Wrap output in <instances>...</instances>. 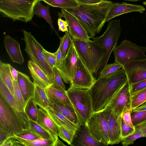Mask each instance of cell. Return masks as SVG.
Listing matches in <instances>:
<instances>
[{"mask_svg":"<svg viewBox=\"0 0 146 146\" xmlns=\"http://www.w3.org/2000/svg\"><path fill=\"white\" fill-rule=\"evenodd\" d=\"M128 81L127 74L123 68L111 76L99 77L96 79L88 89L93 113L103 111Z\"/></svg>","mask_w":146,"mask_h":146,"instance_id":"6da1fadb","label":"cell"},{"mask_svg":"<svg viewBox=\"0 0 146 146\" xmlns=\"http://www.w3.org/2000/svg\"><path fill=\"white\" fill-rule=\"evenodd\" d=\"M111 1L104 0L98 3L79 4L77 7L65 9L74 16L85 28L90 38L99 33L105 23L113 3Z\"/></svg>","mask_w":146,"mask_h":146,"instance_id":"7a4b0ae2","label":"cell"},{"mask_svg":"<svg viewBox=\"0 0 146 146\" xmlns=\"http://www.w3.org/2000/svg\"><path fill=\"white\" fill-rule=\"evenodd\" d=\"M0 128L11 137L30 128V120L25 112L19 111L12 108L1 96Z\"/></svg>","mask_w":146,"mask_h":146,"instance_id":"3957f363","label":"cell"},{"mask_svg":"<svg viewBox=\"0 0 146 146\" xmlns=\"http://www.w3.org/2000/svg\"><path fill=\"white\" fill-rule=\"evenodd\" d=\"M41 0H0V13L14 21H30L34 16L35 4Z\"/></svg>","mask_w":146,"mask_h":146,"instance_id":"277c9868","label":"cell"},{"mask_svg":"<svg viewBox=\"0 0 146 146\" xmlns=\"http://www.w3.org/2000/svg\"><path fill=\"white\" fill-rule=\"evenodd\" d=\"M72 39L79 56L91 72L95 74L104 56L105 49L93 40Z\"/></svg>","mask_w":146,"mask_h":146,"instance_id":"5b68a950","label":"cell"},{"mask_svg":"<svg viewBox=\"0 0 146 146\" xmlns=\"http://www.w3.org/2000/svg\"><path fill=\"white\" fill-rule=\"evenodd\" d=\"M121 33L120 19L109 21L107 29L101 36L92 38L93 40L103 48L105 51L104 57L94 77L97 79L107 64L110 55L115 47Z\"/></svg>","mask_w":146,"mask_h":146,"instance_id":"8992f818","label":"cell"},{"mask_svg":"<svg viewBox=\"0 0 146 146\" xmlns=\"http://www.w3.org/2000/svg\"><path fill=\"white\" fill-rule=\"evenodd\" d=\"M88 89L70 86L66 90L82 124H85L93 113L92 102Z\"/></svg>","mask_w":146,"mask_h":146,"instance_id":"52a82bcc","label":"cell"},{"mask_svg":"<svg viewBox=\"0 0 146 146\" xmlns=\"http://www.w3.org/2000/svg\"><path fill=\"white\" fill-rule=\"evenodd\" d=\"M23 39L26 44L25 50L33 61L45 73L52 82L53 69L47 60L43 52V48L31 32L23 30Z\"/></svg>","mask_w":146,"mask_h":146,"instance_id":"ba28073f","label":"cell"},{"mask_svg":"<svg viewBox=\"0 0 146 146\" xmlns=\"http://www.w3.org/2000/svg\"><path fill=\"white\" fill-rule=\"evenodd\" d=\"M113 50L114 62L122 66L132 61L146 59V47L139 46L127 40H123Z\"/></svg>","mask_w":146,"mask_h":146,"instance_id":"9c48e42d","label":"cell"},{"mask_svg":"<svg viewBox=\"0 0 146 146\" xmlns=\"http://www.w3.org/2000/svg\"><path fill=\"white\" fill-rule=\"evenodd\" d=\"M91 135L99 142L109 145L108 125L103 111L93 113L85 124Z\"/></svg>","mask_w":146,"mask_h":146,"instance_id":"30bf717a","label":"cell"},{"mask_svg":"<svg viewBox=\"0 0 146 146\" xmlns=\"http://www.w3.org/2000/svg\"><path fill=\"white\" fill-rule=\"evenodd\" d=\"M78 57L72 38L62 62L56 67L62 79L66 84L70 85L72 82Z\"/></svg>","mask_w":146,"mask_h":146,"instance_id":"8fae6325","label":"cell"},{"mask_svg":"<svg viewBox=\"0 0 146 146\" xmlns=\"http://www.w3.org/2000/svg\"><path fill=\"white\" fill-rule=\"evenodd\" d=\"M96 80L93 74L85 65L79 56L74 76L70 86L89 89Z\"/></svg>","mask_w":146,"mask_h":146,"instance_id":"7c38bea8","label":"cell"},{"mask_svg":"<svg viewBox=\"0 0 146 146\" xmlns=\"http://www.w3.org/2000/svg\"><path fill=\"white\" fill-rule=\"evenodd\" d=\"M58 15L64 18L68 25V31L72 38L84 41L90 40L88 32L78 20L71 13L65 9H62Z\"/></svg>","mask_w":146,"mask_h":146,"instance_id":"4fadbf2b","label":"cell"},{"mask_svg":"<svg viewBox=\"0 0 146 146\" xmlns=\"http://www.w3.org/2000/svg\"><path fill=\"white\" fill-rule=\"evenodd\" d=\"M129 86L128 81L108 106L119 116L122 117L126 111L131 109V99Z\"/></svg>","mask_w":146,"mask_h":146,"instance_id":"5bb4252c","label":"cell"},{"mask_svg":"<svg viewBox=\"0 0 146 146\" xmlns=\"http://www.w3.org/2000/svg\"><path fill=\"white\" fill-rule=\"evenodd\" d=\"M103 111L108 126L110 144H118L121 142L122 139L121 135L122 117L118 115L108 106Z\"/></svg>","mask_w":146,"mask_h":146,"instance_id":"9a60e30c","label":"cell"},{"mask_svg":"<svg viewBox=\"0 0 146 146\" xmlns=\"http://www.w3.org/2000/svg\"><path fill=\"white\" fill-rule=\"evenodd\" d=\"M129 85L146 79V59L131 61L122 67Z\"/></svg>","mask_w":146,"mask_h":146,"instance_id":"2e32d148","label":"cell"},{"mask_svg":"<svg viewBox=\"0 0 146 146\" xmlns=\"http://www.w3.org/2000/svg\"><path fill=\"white\" fill-rule=\"evenodd\" d=\"M70 146H108L99 142L90 134L84 124L79 126L75 132Z\"/></svg>","mask_w":146,"mask_h":146,"instance_id":"e0dca14e","label":"cell"},{"mask_svg":"<svg viewBox=\"0 0 146 146\" xmlns=\"http://www.w3.org/2000/svg\"><path fill=\"white\" fill-rule=\"evenodd\" d=\"M145 10L142 5L122 2L113 3L108 14L106 22L120 15L133 12L142 13Z\"/></svg>","mask_w":146,"mask_h":146,"instance_id":"ac0fdd59","label":"cell"},{"mask_svg":"<svg viewBox=\"0 0 146 146\" xmlns=\"http://www.w3.org/2000/svg\"><path fill=\"white\" fill-rule=\"evenodd\" d=\"M4 44L10 58L14 62L23 64L24 59L20 49L19 43L9 35L4 36Z\"/></svg>","mask_w":146,"mask_h":146,"instance_id":"d6986e66","label":"cell"},{"mask_svg":"<svg viewBox=\"0 0 146 146\" xmlns=\"http://www.w3.org/2000/svg\"><path fill=\"white\" fill-rule=\"evenodd\" d=\"M28 66L35 84L45 89L53 84L45 73L33 61H29Z\"/></svg>","mask_w":146,"mask_h":146,"instance_id":"ffe728a7","label":"cell"},{"mask_svg":"<svg viewBox=\"0 0 146 146\" xmlns=\"http://www.w3.org/2000/svg\"><path fill=\"white\" fill-rule=\"evenodd\" d=\"M51 107L60 113L73 123L79 127L82 124L74 108L49 98Z\"/></svg>","mask_w":146,"mask_h":146,"instance_id":"44dd1931","label":"cell"},{"mask_svg":"<svg viewBox=\"0 0 146 146\" xmlns=\"http://www.w3.org/2000/svg\"><path fill=\"white\" fill-rule=\"evenodd\" d=\"M18 84L26 105L29 100L34 96L35 85L29 77L18 71Z\"/></svg>","mask_w":146,"mask_h":146,"instance_id":"7402d4cb","label":"cell"},{"mask_svg":"<svg viewBox=\"0 0 146 146\" xmlns=\"http://www.w3.org/2000/svg\"><path fill=\"white\" fill-rule=\"evenodd\" d=\"M36 122L52 135L58 136V126L51 118L44 109L41 108L38 109V117Z\"/></svg>","mask_w":146,"mask_h":146,"instance_id":"603a6c76","label":"cell"},{"mask_svg":"<svg viewBox=\"0 0 146 146\" xmlns=\"http://www.w3.org/2000/svg\"><path fill=\"white\" fill-rule=\"evenodd\" d=\"M44 109L51 118L58 126H62L74 131H76L78 128L79 127L51 106L48 107Z\"/></svg>","mask_w":146,"mask_h":146,"instance_id":"cb8c5ba5","label":"cell"},{"mask_svg":"<svg viewBox=\"0 0 146 146\" xmlns=\"http://www.w3.org/2000/svg\"><path fill=\"white\" fill-rule=\"evenodd\" d=\"M45 90L49 98L74 108L67 94L66 90L53 84L45 89Z\"/></svg>","mask_w":146,"mask_h":146,"instance_id":"d4e9b609","label":"cell"},{"mask_svg":"<svg viewBox=\"0 0 146 146\" xmlns=\"http://www.w3.org/2000/svg\"><path fill=\"white\" fill-rule=\"evenodd\" d=\"M10 66L9 64L5 63L0 61V78L3 80L14 96L13 78L10 71Z\"/></svg>","mask_w":146,"mask_h":146,"instance_id":"484cf974","label":"cell"},{"mask_svg":"<svg viewBox=\"0 0 146 146\" xmlns=\"http://www.w3.org/2000/svg\"><path fill=\"white\" fill-rule=\"evenodd\" d=\"M35 85L33 99L36 104L44 109L51 106L50 103L45 92V89Z\"/></svg>","mask_w":146,"mask_h":146,"instance_id":"4316f807","label":"cell"},{"mask_svg":"<svg viewBox=\"0 0 146 146\" xmlns=\"http://www.w3.org/2000/svg\"><path fill=\"white\" fill-rule=\"evenodd\" d=\"M0 96L11 107L19 111H22L18 106L14 96L3 82L0 78Z\"/></svg>","mask_w":146,"mask_h":146,"instance_id":"83f0119b","label":"cell"},{"mask_svg":"<svg viewBox=\"0 0 146 146\" xmlns=\"http://www.w3.org/2000/svg\"><path fill=\"white\" fill-rule=\"evenodd\" d=\"M40 1L37 2L35 5L33 10L34 14L38 17L44 19L49 25L51 31L52 30L55 31L50 15L49 5H48L47 6H45Z\"/></svg>","mask_w":146,"mask_h":146,"instance_id":"f1b7e54d","label":"cell"},{"mask_svg":"<svg viewBox=\"0 0 146 146\" xmlns=\"http://www.w3.org/2000/svg\"><path fill=\"white\" fill-rule=\"evenodd\" d=\"M15 138V141L24 146H54L57 141L56 138L45 139L42 138L35 140H28L17 137Z\"/></svg>","mask_w":146,"mask_h":146,"instance_id":"f546056e","label":"cell"},{"mask_svg":"<svg viewBox=\"0 0 146 146\" xmlns=\"http://www.w3.org/2000/svg\"><path fill=\"white\" fill-rule=\"evenodd\" d=\"M48 5L65 9L76 8L79 6L77 0H42Z\"/></svg>","mask_w":146,"mask_h":146,"instance_id":"4dcf8cb0","label":"cell"},{"mask_svg":"<svg viewBox=\"0 0 146 146\" xmlns=\"http://www.w3.org/2000/svg\"><path fill=\"white\" fill-rule=\"evenodd\" d=\"M30 129L40 136L42 138L49 139L57 138L58 136L50 134L40 126L36 122L30 119Z\"/></svg>","mask_w":146,"mask_h":146,"instance_id":"1f68e13d","label":"cell"},{"mask_svg":"<svg viewBox=\"0 0 146 146\" xmlns=\"http://www.w3.org/2000/svg\"><path fill=\"white\" fill-rule=\"evenodd\" d=\"M131 110L135 108L146 102V88L131 96Z\"/></svg>","mask_w":146,"mask_h":146,"instance_id":"d6a6232c","label":"cell"},{"mask_svg":"<svg viewBox=\"0 0 146 146\" xmlns=\"http://www.w3.org/2000/svg\"><path fill=\"white\" fill-rule=\"evenodd\" d=\"M33 97L31 98L27 104L25 112L30 119L36 122L38 117V109Z\"/></svg>","mask_w":146,"mask_h":146,"instance_id":"836d02e7","label":"cell"},{"mask_svg":"<svg viewBox=\"0 0 146 146\" xmlns=\"http://www.w3.org/2000/svg\"><path fill=\"white\" fill-rule=\"evenodd\" d=\"M14 97L16 102L22 111L25 112L26 104L24 101L22 94L19 88L17 81L13 80Z\"/></svg>","mask_w":146,"mask_h":146,"instance_id":"e575fe53","label":"cell"},{"mask_svg":"<svg viewBox=\"0 0 146 146\" xmlns=\"http://www.w3.org/2000/svg\"><path fill=\"white\" fill-rule=\"evenodd\" d=\"M131 114L132 123L135 127L146 123V111H131Z\"/></svg>","mask_w":146,"mask_h":146,"instance_id":"d590c367","label":"cell"},{"mask_svg":"<svg viewBox=\"0 0 146 146\" xmlns=\"http://www.w3.org/2000/svg\"><path fill=\"white\" fill-rule=\"evenodd\" d=\"M58 127L59 131L58 136L70 145L72 141L76 131L68 129L62 126H58Z\"/></svg>","mask_w":146,"mask_h":146,"instance_id":"8d00e7d4","label":"cell"},{"mask_svg":"<svg viewBox=\"0 0 146 146\" xmlns=\"http://www.w3.org/2000/svg\"><path fill=\"white\" fill-rule=\"evenodd\" d=\"M122 66L121 64L115 62L107 64L99 77H106L111 76L119 70Z\"/></svg>","mask_w":146,"mask_h":146,"instance_id":"74e56055","label":"cell"},{"mask_svg":"<svg viewBox=\"0 0 146 146\" xmlns=\"http://www.w3.org/2000/svg\"><path fill=\"white\" fill-rule=\"evenodd\" d=\"M59 38L60 42L59 47L61 50L63 60L66 54L72 38L68 31L65 32L63 37H60Z\"/></svg>","mask_w":146,"mask_h":146,"instance_id":"f35d334b","label":"cell"},{"mask_svg":"<svg viewBox=\"0 0 146 146\" xmlns=\"http://www.w3.org/2000/svg\"><path fill=\"white\" fill-rule=\"evenodd\" d=\"M17 137L28 140H35L42 138L40 136L31 131L30 129L25 130L12 137Z\"/></svg>","mask_w":146,"mask_h":146,"instance_id":"ab89813d","label":"cell"},{"mask_svg":"<svg viewBox=\"0 0 146 146\" xmlns=\"http://www.w3.org/2000/svg\"><path fill=\"white\" fill-rule=\"evenodd\" d=\"M143 137L144 135L140 132L135 129L133 133L123 138L121 141V143L123 146H127L133 144L136 139Z\"/></svg>","mask_w":146,"mask_h":146,"instance_id":"60d3db41","label":"cell"},{"mask_svg":"<svg viewBox=\"0 0 146 146\" xmlns=\"http://www.w3.org/2000/svg\"><path fill=\"white\" fill-rule=\"evenodd\" d=\"M135 131V128H133L128 125L121 117V135L122 139L132 134Z\"/></svg>","mask_w":146,"mask_h":146,"instance_id":"b9f144b4","label":"cell"},{"mask_svg":"<svg viewBox=\"0 0 146 146\" xmlns=\"http://www.w3.org/2000/svg\"><path fill=\"white\" fill-rule=\"evenodd\" d=\"M53 84L66 90V86L62 81V78L56 67L53 68Z\"/></svg>","mask_w":146,"mask_h":146,"instance_id":"7bdbcfd3","label":"cell"},{"mask_svg":"<svg viewBox=\"0 0 146 146\" xmlns=\"http://www.w3.org/2000/svg\"><path fill=\"white\" fill-rule=\"evenodd\" d=\"M146 88V79L130 85L131 96Z\"/></svg>","mask_w":146,"mask_h":146,"instance_id":"ee69618b","label":"cell"},{"mask_svg":"<svg viewBox=\"0 0 146 146\" xmlns=\"http://www.w3.org/2000/svg\"><path fill=\"white\" fill-rule=\"evenodd\" d=\"M43 52L46 59L51 68L56 67V61L54 53L49 52L43 48Z\"/></svg>","mask_w":146,"mask_h":146,"instance_id":"f6af8a7d","label":"cell"},{"mask_svg":"<svg viewBox=\"0 0 146 146\" xmlns=\"http://www.w3.org/2000/svg\"><path fill=\"white\" fill-rule=\"evenodd\" d=\"M131 109H129L124 112L122 116V117L124 121L131 127L135 128L132 121L131 114Z\"/></svg>","mask_w":146,"mask_h":146,"instance_id":"bcb514c9","label":"cell"},{"mask_svg":"<svg viewBox=\"0 0 146 146\" xmlns=\"http://www.w3.org/2000/svg\"><path fill=\"white\" fill-rule=\"evenodd\" d=\"M58 30L63 32H67L68 31V24L67 21L62 20L61 18H59L58 20Z\"/></svg>","mask_w":146,"mask_h":146,"instance_id":"7dc6e473","label":"cell"},{"mask_svg":"<svg viewBox=\"0 0 146 146\" xmlns=\"http://www.w3.org/2000/svg\"><path fill=\"white\" fill-rule=\"evenodd\" d=\"M56 61V66L60 64L62 62L63 58L61 50L59 47L57 50L54 53Z\"/></svg>","mask_w":146,"mask_h":146,"instance_id":"c3c4849f","label":"cell"},{"mask_svg":"<svg viewBox=\"0 0 146 146\" xmlns=\"http://www.w3.org/2000/svg\"><path fill=\"white\" fill-rule=\"evenodd\" d=\"M11 137V135L7 132L0 128V143Z\"/></svg>","mask_w":146,"mask_h":146,"instance_id":"681fc988","label":"cell"},{"mask_svg":"<svg viewBox=\"0 0 146 146\" xmlns=\"http://www.w3.org/2000/svg\"><path fill=\"white\" fill-rule=\"evenodd\" d=\"M103 0H77L79 4L92 5L98 3Z\"/></svg>","mask_w":146,"mask_h":146,"instance_id":"f907efd6","label":"cell"},{"mask_svg":"<svg viewBox=\"0 0 146 146\" xmlns=\"http://www.w3.org/2000/svg\"><path fill=\"white\" fill-rule=\"evenodd\" d=\"M15 142V139L12 137L0 143V146H14Z\"/></svg>","mask_w":146,"mask_h":146,"instance_id":"816d5d0a","label":"cell"},{"mask_svg":"<svg viewBox=\"0 0 146 146\" xmlns=\"http://www.w3.org/2000/svg\"><path fill=\"white\" fill-rule=\"evenodd\" d=\"M135 130L140 132L144 136L146 137V123L135 127Z\"/></svg>","mask_w":146,"mask_h":146,"instance_id":"f5cc1de1","label":"cell"},{"mask_svg":"<svg viewBox=\"0 0 146 146\" xmlns=\"http://www.w3.org/2000/svg\"><path fill=\"white\" fill-rule=\"evenodd\" d=\"M10 69L12 76L13 79L17 81L18 77V71L11 65L10 66Z\"/></svg>","mask_w":146,"mask_h":146,"instance_id":"db71d44e","label":"cell"},{"mask_svg":"<svg viewBox=\"0 0 146 146\" xmlns=\"http://www.w3.org/2000/svg\"><path fill=\"white\" fill-rule=\"evenodd\" d=\"M131 111L133 112L146 111V105L143 104L131 110Z\"/></svg>","mask_w":146,"mask_h":146,"instance_id":"11a10c76","label":"cell"},{"mask_svg":"<svg viewBox=\"0 0 146 146\" xmlns=\"http://www.w3.org/2000/svg\"><path fill=\"white\" fill-rule=\"evenodd\" d=\"M54 146H68L65 145L58 137Z\"/></svg>","mask_w":146,"mask_h":146,"instance_id":"9f6ffc18","label":"cell"},{"mask_svg":"<svg viewBox=\"0 0 146 146\" xmlns=\"http://www.w3.org/2000/svg\"><path fill=\"white\" fill-rule=\"evenodd\" d=\"M14 146H24L19 143L16 142L15 141V143L14 145Z\"/></svg>","mask_w":146,"mask_h":146,"instance_id":"6f0895ef","label":"cell"},{"mask_svg":"<svg viewBox=\"0 0 146 146\" xmlns=\"http://www.w3.org/2000/svg\"><path fill=\"white\" fill-rule=\"evenodd\" d=\"M143 4L146 6V1H145L143 2Z\"/></svg>","mask_w":146,"mask_h":146,"instance_id":"680465c9","label":"cell"},{"mask_svg":"<svg viewBox=\"0 0 146 146\" xmlns=\"http://www.w3.org/2000/svg\"><path fill=\"white\" fill-rule=\"evenodd\" d=\"M144 104H145L146 105V102Z\"/></svg>","mask_w":146,"mask_h":146,"instance_id":"91938a15","label":"cell"},{"mask_svg":"<svg viewBox=\"0 0 146 146\" xmlns=\"http://www.w3.org/2000/svg\"></svg>","mask_w":146,"mask_h":146,"instance_id":"94428289","label":"cell"}]
</instances>
